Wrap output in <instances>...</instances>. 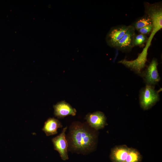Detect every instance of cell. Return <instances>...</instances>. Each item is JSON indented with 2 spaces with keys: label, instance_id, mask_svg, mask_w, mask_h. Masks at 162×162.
Returning a JSON list of instances; mask_svg holds the SVG:
<instances>
[{
  "label": "cell",
  "instance_id": "6da1fadb",
  "mask_svg": "<svg viewBox=\"0 0 162 162\" xmlns=\"http://www.w3.org/2000/svg\"><path fill=\"white\" fill-rule=\"evenodd\" d=\"M97 131L88 123L73 122L70 127L67 137L68 149L83 154L93 151L97 142Z\"/></svg>",
  "mask_w": 162,
  "mask_h": 162
},
{
  "label": "cell",
  "instance_id": "7a4b0ae2",
  "mask_svg": "<svg viewBox=\"0 0 162 162\" xmlns=\"http://www.w3.org/2000/svg\"><path fill=\"white\" fill-rule=\"evenodd\" d=\"M145 14L151 19L153 28L148 41L151 42L155 34L162 28V8L160 3L144 4Z\"/></svg>",
  "mask_w": 162,
  "mask_h": 162
},
{
  "label": "cell",
  "instance_id": "3957f363",
  "mask_svg": "<svg viewBox=\"0 0 162 162\" xmlns=\"http://www.w3.org/2000/svg\"><path fill=\"white\" fill-rule=\"evenodd\" d=\"M159 100L158 92L153 86L146 85L142 89L140 96V104L144 110H147L153 106Z\"/></svg>",
  "mask_w": 162,
  "mask_h": 162
},
{
  "label": "cell",
  "instance_id": "277c9868",
  "mask_svg": "<svg viewBox=\"0 0 162 162\" xmlns=\"http://www.w3.org/2000/svg\"><path fill=\"white\" fill-rule=\"evenodd\" d=\"M67 128V127L64 128L59 134L52 140L54 149L58 152L62 159L64 160L69 158L68 154V144L65 135Z\"/></svg>",
  "mask_w": 162,
  "mask_h": 162
},
{
  "label": "cell",
  "instance_id": "5b68a950",
  "mask_svg": "<svg viewBox=\"0 0 162 162\" xmlns=\"http://www.w3.org/2000/svg\"><path fill=\"white\" fill-rule=\"evenodd\" d=\"M135 29L132 25L128 26L127 30L122 38L116 43L114 47L124 52L130 51L134 47L133 41Z\"/></svg>",
  "mask_w": 162,
  "mask_h": 162
},
{
  "label": "cell",
  "instance_id": "8992f818",
  "mask_svg": "<svg viewBox=\"0 0 162 162\" xmlns=\"http://www.w3.org/2000/svg\"><path fill=\"white\" fill-rule=\"evenodd\" d=\"M85 119L89 126L96 130L103 128L107 124L105 115L100 111L88 114Z\"/></svg>",
  "mask_w": 162,
  "mask_h": 162
},
{
  "label": "cell",
  "instance_id": "52a82bcc",
  "mask_svg": "<svg viewBox=\"0 0 162 162\" xmlns=\"http://www.w3.org/2000/svg\"><path fill=\"white\" fill-rule=\"evenodd\" d=\"M158 62L153 59L142 74L147 85L153 86L158 83L160 80L157 69Z\"/></svg>",
  "mask_w": 162,
  "mask_h": 162
},
{
  "label": "cell",
  "instance_id": "ba28073f",
  "mask_svg": "<svg viewBox=\"0 0 162 162\" xmlns=\"http://www.w3.org/2000/svg\"><path fill=\"white\" fill-rule=\"evenodd\" d=\"M128 26L119 25L111 28L106 38V43L109 46L114 47L116 43L122 38L126 33Z\"/></svg>",
  "mask_w": 162,
  "mask_h": 162
},
{
  "label": "cell",
  "instance_id": "9c48e42d",
  "mask_svg": "<svg viewBox=\"0 0 162 162\" xmlns=\"http://www.w3.org/2000/svg\"><path fill=\"white\" fill-rule=\"evenodd\" d=\"M54 115L58 118H63L66 116L76 115V111L70 104L64 101L58 103L53 106Z\"/></svg>",
  "mask_w": 162,
  "mask_h": 162
},
{
  "label": "cell",
  "instance_id": "30bf717a",
  "mask_svg": "<svg viewBox=\"0 0 162 162\" xmlns=\"http://www.w3.org/2000/svg\"><path fill=\"white\" fill-rule=\"evenodd\" d=\"M129 148L125 145L116 146L111 149L110 158L112 162H124Z\"/></svg>",
  "mask_w": 162,
  "mask_h": 162
},
{
  "label": "cell",
  "instance_id": "8fae6325",
  "mask_svg": "<svg viewBox=\"0 0 162 162\" xmlns=\"http://www.w3.org/2000/svg\"><path fill=\"white\" fill-rule=\"evenodd\" d=\"M62 127V124L58 120L50 118L45 122L42 130L47 136H49L57 134L58 129Z\"/></svg>",
  "mask_w": 162,
  "mask_h": 162
},
{
  "label": "cell",
  "instance_id": "7c38bea8",
  "mask_svg": "<svg viewBox=\"0 0 162 162\" xmlns=\"http://www.w3.org/2000/svg\"><path fill=\"white\" fill-rule=\"evenodd\" d=\"M142 158L140 152L136 149L129 148L124 162H140Z\"/></svg>",
  "mask_w": 162,
  "mask_h": 162
},
{
  "label": "cell",
  "instance_id": "4fadbf2b",
  "mask_svg": "<svg viewBox=\"0 0 162 162\" xmlns=\"http://www.w3.org/2000/svg\"><path fill=\"white\" fill-rule=\"evenodd\" d=\"M152 24L150 18L146 15L138 19L132 25L135 30L139 29L148 25Z\"/></svg>",
  "mask_w": 162,
  "mask_h": 162
},
{
  "label": "cell",
  "instance_id": "5bb4252c",
  "mask_svg": "<svg viewBox=\"0 0 162 162\" xmlns=\"http://www.w3.org/2000/svg\"><path fill=\"white\" fill-rule=\"evenodd\" d=\"M148 39L146 35L140 34H135L133 41V46L142 45L147 41Z\"/></svg>",
  "mask_w": 162,
  "mask_h": 162
},
{
  "label": "cell",
  "instance_id": "9a60e30c",
  "mask_svg": "<svg viewBox=\"0 0 162 162\" xmlns=\"http://www.w3.org/2000/svg\"><path fill=\"white\" fill-rule=\"evenodd\" d=\"M153 28L152 24L146 26L138 30V31L140 34L146 35L152 32Z\"/></svg>",
  "mask_w": 162,
  "mask_h": 162
}]
</instances>
